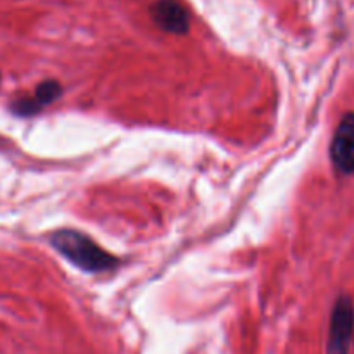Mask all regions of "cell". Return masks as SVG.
Masks as SVG:
<instances>
[{
	"instance_id": "obj_1",
	"label": "cell",
	"mask_w": 354,
	"mask_h": 354,
	"mask_svg": "<svg viewBox=\"0 0 354 354\" xmlns=\"http://www.w3.org/2000/svg\"><path fill=\"white\" fill-rule=\"evenodd\" d=\"M50 244L68 261L88 273L113 272L120 259L106 252L88 235L76 230H57L50 235Z\"/></svg>"
},
{
	"instance_id": "obj_5",
	"label": "cell",
	"mask_w": 354,
	"mask_h": 354,
	"mask_svg": "<svg viewBox=\"0 0 354 354\" xmlns=\"http://www.w3.org/2000/svg\"><path fill=\"white\" fill-rule=\"evenodd\" d=\"M62 95V86L55 80H45L37 86L31 97H21L10 104V109L17 116H33L48 104L55 102Z\"/></svg>"
},
{
	"instance_id": "obj_4",
	"label": "cell",
	"mask_w": 354,
	"mask_h": 354,
	"mask_svg": "<svg viewBox=\"0 0 354 354\" xmlns=\"http://www.w3.org/2000/svg\"><path fill=\"white\" fill-rule=\"evenodd\" d=\"M151 16L154 23L166 33L182 35L189 31L190 17L185 7L176 0H158L151 7Z\"/></svg>"
},
{
	"instance_id": "obj_3",
	"label": "cell",
	"mask_w": 354,
	"mask_h": 354,
	"mask_svg": "<svg viewBox=\"0 0 354 354\" xmlns=\"http://www.w3.org/2000/svg\"><path fill=\"white\" fill-rule=\"evenodd\" d=\"M330 159L342 175L354 173V113L342 116L330 144Z\"/></svg>"
},
{
	"instance_id": "obj_2",
	"label": "cell",
	"mask_w": 354,
	"mask_h": 354,
	"mask_svg": "<svg viewBox=\"0 0 354 354\" xmlns=\"http://www.w3.org/2000/svg\"><path fill=\"white\" fill-rule=\"evenodd\" d=\"M354 337V303L351 297L341 296L334 304L328 328V354H349Z\"/></svg>"
}]
</instances>
